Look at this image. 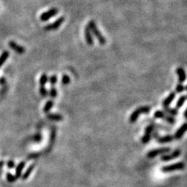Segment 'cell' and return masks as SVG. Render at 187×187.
Wrapping results in <instances>:
<instances>
[{
	"label": "cell",
	"instance_id": "cell-1",
	"mask_svg": "<svg viewBox=\"0 0 187 187\" xmlns=\"http://www.w3.org/2000/svg\"><path fill=\"white\" fill-rule=\"evenodd\" d=\"M87 26H88L90 32H92V33L94 35V36L97 38L98 41H99V43H100L101 44H102V45H104V44L106 43V40H105V37L102 35V34L101 33L100 31L98 29L97 25H96L95 22L94 21V20H90V21L89 22V23Z\"/></svg>",
	"mask_w": 187,
	"mask_h": 187
},
{
	"label": "cell",
	"instance_id": "cell-2",
	"mask_svg": "<svg viewBox=\"0 0 187 187\" xmlns=\"http://www.w3.org/2000/svg\"><path fill=\"white\" fill-rule=\"evenodd\" d=\"M151 111V108L149 106H140L139 108H137L133 113L130 115V123H133L138 119V117L139 116V115L141 114H148L149 113V112Z\"/></svg>",
	"mask_w": 187,
	"mask_h": 187
},
{
	"label": "cell",
	"instance_id": "cell-3",
	"mask_svg": "<svg viewBox=\"0 0 187 187\" xmlns=\"http://www.w3.org/2000/svg\"><path fill=\"white\" fill-rule=\"evenodd\" d=\"M184 168H185V164L183 162H178L176 164L164 166V167L161 168V171L163 172H174V171L182 170V169H184Z\"/></svg>",
	"mask_w": 187,
	"mask_h": 187
},
{
	"label": "cell",
	"instance_id": "cell-4",
	"mask_svg": "<svg viewBox=\"0 0 187 187\" xmlns=\"http://www.w3.org/2000/svg\"><path fill=\"white\" fill-rule=\"evenodd\" d=\"M58 12H59V10H58V9L56 8L50 9V10H48V11L44 12V13H43L40 16V20L43 22L48 21V20H49V19H51L52 17H55V16L58 13Z\"/></svg>",
	"mask_w": 187,
	"mask_h": 187
},
{
	"label": "cell",
	"instance_id": "cell-5",
	"mask_svg": "<svg viewBox=\"0 0 187 187\" xmlns=\"http://www.w3.org/2000/svg\"><path fill=\"white\" fill-rule=\"evenodd\" d=\"M170 148H158V149H154L152 151H149L147 154L148 158H155L156 156L159 155V154H164L166 153L169 152L170 151Z\"/></svg>",
	"mask_w": 187,
	"mask_h": 187
},
{
	"label": "cell",
	"instance_id": "cell-6",
	"mask_svg": "<svg viewBox=\"0 0 187 187\" xmlns=\"http://www.w3.org/2000/svg\"><path fill=\"white\" fill-rule=\"evenodd\" d=\"M64 20V17H59V19H57V20L55 22H53L52 23H50V24H48L47 26L44 27V30H45V31H53V30L58 29V28L63 23Z\"/></svg>",
	"mask_w": 187,
	"mask_h": 187
},
{
	"label": "cell",
	"instance_id": "cell-7",
	"mask_svg": "<svg viewBox=\"0 0 187 187\" xmlns=\"http://www.w3.org/2000/svg\"><path fill=\"white\" fill-rule=\"evenodd\" d=\"M181 154V151L179 150H176V151H173L171 154H164L161 158V161H170V160L175 159V158H179V155Z\"/></svg>",
	"mask_w": 187,
	"mask_h": 187
},
{
	"label": "cell",
	"instance_id": "cell-8",
	"mask_svg": "<svg viewBox=\"0 0 187 187\" xmlns=\"http://www.w3.org/2000/svg\"><path fill=\"white\" fill-rule=\"evenodd\" d=\"M9 46H10V48H12L13 51L19 53V54H23V53L25 52V51H26L23 46L19 45L18 44H17V43L13 41H11L9 42Z\"/></svg>",
	"mask_w": 187,
	"mask_h": 187
},
{
	"label": "cell",
	"instance_id": "cell-9",
	"mask_svg": "<svg viewBox=\"0 0 187 187\" xmlns=\"http://www.w3.org/2000/svg\"><path fill=\"white\" fill-rule=\"evenodd\" d=\"M186 128H187V124L186 123H183V124L178 129V130L176 131V134H175L174 138L176 139H179L182 137L184 134H185V131H186Z\"/></svg>",
	"mask_w": 187,
	"mask_h": 187
},
{
	"label": "cell",
	"instance_id": "cell-10",
	"mask_svg": "<svg viewBox=\"0 0 187 187\" xmlns=\"http://www.w3.org/2000/svg\"><path fill=\"white\" fill-rule=\"evenodd\" d=\"M84 36H85L86 42L89 44V45H93L94 44V39L92 38L91 32H90V29H89L88 26H86L85 30H84Z\"/></svg>",
	"mask_w": 187,
	"mask_h": 187
},
{
	"label": "cell",
	"instance_id": "cell-11",
	"mask_svg": "<svg viewBox=\"0 0 187 187\" xmlns=\"http://www.w3.org/2000/svg\"><path fill=\"white\" fill-rule=\"evenodd\" d=\"M26 165V162L25 161H20L18 164H17V168H16V172H15V177L17 179L21 177L22 176V172H23V168H25Z\"/></svg>",
	"mask_w": 187,
	"mask_h": 187
},
{
	"label": "cell",
	"instance_id": "cell-12",
	"mask_svg": "<svg viewBox=\"0 0 187 187\" xmlns=\"http://www.w3.org/2000/svg\"><path fill=\"white\" fill-rule=\"evenodd\" d=\"M176 73L178 74V77H179V82L180 84L183 83L186 79V76H185V72L182 67H179L176 69Z\"/></svg>",
	"mask_w": 187,
	"mask_h": 187
},
{
	"label": "cell",
	"instance_id": "cell-13",
	"mask_svg": "<svg viewBox=\"0 0 187 187\" xmlns=\"http://www.w3.org/2000/svg\"><path fill=\"white\" fill-rule=\"evenodd\" d=\"M176 93L175 92H172V93H170V94H169L167 98H166L165 99H164V101H163L162 104H163V106L164 107H168L169 105H170L172 102H173V100L175 99V98H176Z\"/></svg>",
	"mask_w": 187,
	"mask_h": 187
},
{
	"label": "cell",
	"instance_id": "cell-14",
	"mask_svg": "<svg viewBox=\"0 0 187 187\" xmlns=\"http://www.w3.org/2000/svg\"><path fill=\"white\" fill-rule=\"evenodd\" d=\"M35 167V164H31V165H30L29 167H28V168H27V170L25 171V172L21 176V178L23 180H26V179H27L28 178H29V176H31L32 172H33Z\"/></svg>",
	"mask_w": 187,
	"mask_h": 187
},
{
	"label": "cell",
	"instance_id": "cell-15",
	"mask_svg": "<svg viewBox=\"0 0 187 187\" xmlns=\"http://www.w3.org/2000/svg\"><path fill=\"white\" fill-rule=\"evenodd\" d=\"M173 139H174V136H172V135H167V136L158 137V141L161 143H168V142L172 141Z\"/></svg>",
	"mask_w": 187,
	"mask_h": 187
},
{
	"label": "cell",
	"instance_id": "cell-16",
	"mask_svg": "<svg viewBox=\"0 0 187 187\" xmlns=\"http://www.w3.org/2000/svg\"><path fill=\"white\" fill-rule=\"evenodd\" d=\"M47 118L50 120H52V121H62L63 119V117L62 116L59 114H47Z\"/></svg>",
	"mask_w": 187,
	"mask_h": 187
},
{
	"label": "cell",
	"instance_id": "cell-17",
	"mask_svg": "<svg viewBox=\"0 0 187 187\" xmlns=\"http://www.w3.org/2000/svg\"><path fill=\"white\" fill-rule=\"evenodd\" d=\"M10 56V52L8 51H4L0 56V67L4 64V62L7 60Z\"/></svg>",
	"mask_w": 187,
	"mask_h": 187
},
{
	"label": "cell",
	"instance_id": "cell-18",
	"mask_svg": "<svg viewBox=\"0 0 187 187\" xmlns=\"http://www.w3.org/2000/svg\"><path fill=\"white\" fill-rule=\"evenodd\" d=\"M53 105H54V102H53L52 101L50 100L48 101V102H47L45 105H44V108H43V112H44V113H48V112L52 108Z\"/></svg>",
	"mask_w": 187,
	"mask_h": 187
},
{
	"label": "cell",
	"instance_id": "cell-19",
	"mask_svg": "<svg viewBox=\"0 0 187 187\" xmlns=\"http://www.w3.org/2000/svg\"><path fill=\"white\" fill-rule=\"evenodd\" d=\"M48 76H47V74L46 73H43L41 74V77H40V80H39V84L41 86H44L47 83H48Z\"/></svg>",
	"mask_w": 187,
	"mask_h": 187
},
{
	"label": "cell",
	"instance_id": "cell-20",
	"mask_svg": "<svg viewBox=\"0 0 187 187\" xmlns=\"http://www.w3.org/2000/svg\"><path fill=\"white\" fill-rule=\"evenodd\" d=\"M164 110L166 112H168V114L172 115H178V110L177 108H171L169 107H164Z\"/></svg>",
	"mask_w": 187,
	"mask_h": 187
},
{
	"label": "cell",
	"instance_id": "cell-21",
	"mask_svg": "<svg viewBox=\"0 0 187 187\" xmlns=\"http://www.w3.org/2000/svg\"><path fill=\"white\" fill-rule=\"evenodd\" d=\"M185 99H186V96L185 95L181 96V97L179 98V100H178L177 103H176V108H180L181 107L184 105V103H185Z\"/></svg>",
	"mask_w": 187,
	"mask_h": 187
},
{
	"label": "cell",
	"instance_id": "cell-22",
	"mask_svg": "<svg viewBox=\"0 0 187 187\" xmlns=\"http://www.w3.org/2000/svg\"><path fill=\"white\" fill-rule=\"evenodd\" d=\"M166 114L164 113V112H162V111L161 110H158V111H156V112H154V116L155 117V118H164V117L165 116Z\"/></svg>",
	"mask_w": 187,
	"mask_h": 187
},
{
	"label": "cell",
	"instance_id": "cell-23",
	"mask_svg": "<svg viewBox=\"0 0 187 187\" xmlns=\"http://www.w3.org/2000/svg\"><path fill=\"white\" fill-rule=\"evenodd\" d=\"M70 83V77H69L66 74H64V75L62 77V84L63 85H67Z\"/></svg>",
	"mask_w": 187,
	"mask_h": 187
},
{
	"label": "cell",
	"instance_id": "cell-24",
	"mask_svg": "<svg viewBox=\"0 0 187 187\" xmlns=\"http://www.w3.org/2000/svg\"><path fill=\"white\" fill-rule=\"evenodd\" d=\"M151 134H146V133H145V134L142 136L141 142L143 143H148V142L151 140Z\"/></svg>",
	"mask_w": 187,
	"mask_h": 187
},
{
	"label": "cell",
	"instance_id": "cell-25",
	"mask_svg": "<svg viewBox=\"0 0 187 187\" xmlns=\"http://www.w3.org/2000/svg\"><path fill=\"white\" fill-rule=\"evenodd\" d=\"M39 91H40V94H41V95L42 96V97H46V96L48 94V90H47V89L45 88L44 86H41V87H40Z\"/></svg>",
	"mask_w": 187,
	"mask_h": 187
},
{
	"label": "cell",
	"instance_id": "cell-26",
	"mask_svg": "<svg viewBox=\"0 0 187 187\" xmlns=\"http://www.w3.org/2000/svg\"><path fill=\"white\" fill-rule=\"evenodd\" d=\"M6 179L10 182H14L15 181L17 180V178L15 177L14 175H13L10 172L6 173Z\"/></svg>",
	"mask_w": 187,
	"mask_h": 187
},
{
	"label": "cell",
	"instance_id": "cell-27",
	"mask_svg": "<svg viewBox=\"0 0 187 187\" xmlns=\"http://www.w3.org/2000/svg\"><path fill=\"white\" fill-rule=\"evenodd\" d=\"M49 95L51 96L52 98H55L57 97L58 95V90H56L55 87H52L49 90Z\"/></svg>",
	"mask_w": 187,
	"mask_h": 187
},
{
	"label": "cell",
	"instance_id": "cell-28",
	"mask_svg": "<svg viewBox=\"0 0 187 187\" xmlns=\"http://www.w3.org/2000/svg\"><path fill=\"white\" fill-rule=\"evenodd\" d=\"M163 119H164L165 121H167L168 123H171V124H173V123H176V119H175V118H173L172 116H171V115H165V116L164 117V118H163Z\"/></svg>",
	"mask_w": 187,
	"mask_h": 187
},
{
	"label": "cell",
	"instance_id": "cell-29",
	"mask_svg": "<svg viewBox=\"0 0 187 187\" xmlns=\"http://www.w3.org/2000/svg\"><path fill=\"white\" fill-rule=\"evenodd\" d=\"M58 82V77L56 75H52V77H50L49 78V83L51 85L54 86L55 84H57Z\"/></svg>",
	"mask_w": 187,
	"mask_h": 187
},
{
	"label": "cell",
	"instance_id": "cell-30",
	"mask_svg": "<svg viewBox=\"0 0 187 187\" xmlns=\"http://www.w3.org/2000/svg\"><path fill=\"white\" fill-rule=\"evenodd\" d=\"M154 125H149V126H148V127H146V129H145V133H146V134H151V133L154 131Z\"/></svg>",
	"mask_w": 187,
	"mask_h": 187
},
{
	"label": "cell",
	"instance_id": "cell-31",
	"mask_svg": "<svg viewBox=\"0 0 187 187\" xmlns=\"http://www.w3.org/2000/svg\"><path fill=\"white\" fill-rule=\"evenodd\" d=\"M185 89V86L182 85V84H179L177 86H176V91L179 92V93H181V92L184 91Z\"/></svg>",
	"mask_w": 187,
	"mask_h": 187
},
{
	"label": "cell",
	"instance_id": "cell-32",
	"mask_svg": "<svg viewBox=\"0 0 187 187\" xmlns=\"http://www.w3.org/2000/svg\"><path fill=\"white\" fill-rule=\"evenodd\" d=\"M7 167L9 168H14L16 164H15V161H13V160H10V161H7Z\"/></svg>",
	"mask_w": 187,
	"mask_h": 187
},
{
	"label": "cell",
	"instance_id": "cell-33",
	"mask_svg": "<svg viewBox=\"0 0 187 187\" xmlns=\"http://www.w3.org/2000/svg\"><path fill=\"white\" fill-rule=\"evenodd\" d=\"M38 157V154H30L27 157L28 159H31V158H36Z\"/></svg>",
	"mask_w": 187,
	"mask_h": 187
},
{
	"label": "cell",
	"instance_id": "cell-34",
	"mask_svg": "<svg viewBox=\"0 0 187 187\" xmlns=\"http://www.w3.org/2000/svg\"><path fill=\"white\" fill-rule=\"evenodd\" d=\"M6 84L5 78H3V77L0 78V84Z\"/></svg>",
	"mask_w": 187,
	"mask_h": 187
},
{
	"label": "cell",
	"instance_id": "cell-35",
	"mask_svg": "<svg viewBox=\"0 0 187 187\" xmlns=\"http://www.w3.org/2000/svg\"><path fill=\"white\" fill-rule=\"evenodd\" d=\"M4 165V161H0V171L2 172V168H3Z\"/></svg>",
	"mask_w": 187,
	"mask_h": 187
},
{
	"label": "cell",
	"instance_id": "cell-36",
	"mask_svg": "<svg viewBox=\"0 0 187 187\" xmlns=\"http://www.w3.org/2000/svg\"><path fill=\"white\" fill-rule=\"evenodd\" d=\"M186 112H187V111L186 110H185V112H184V116H185V118H186Z\"/></svg>",
	"mask_w": 187,
	"mask_h": 187
}]
</instances>
